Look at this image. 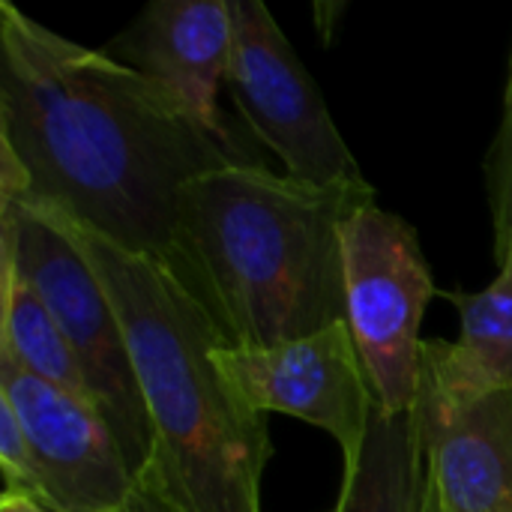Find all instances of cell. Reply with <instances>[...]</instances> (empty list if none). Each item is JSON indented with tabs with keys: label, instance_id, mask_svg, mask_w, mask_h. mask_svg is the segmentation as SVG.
<instances>
[{
	"label": "cell",
	"instance_id": "6da1fadb",
	"mask_svg": "<svg viewBox=\"0 0 512 512\" xmlns=\"http://www.w3.org/2000/svg\"><path fill=\"white\" fill-rule=\"evenodd\" d=\"M234 162L153 78L0 3V195L168 261L180 192Z\"/></svg>",
	"mask_w": 512,
	"mask_h": 512
},
{
	"label": "cell",
	"instance_id": "7a4b0ae2",
	"mask_svg": "<svg viewBox=\"0 0 512 512\" xmlns=\"http://www.w3.org/2000/svg\"><path fill=\"white\" fill-rule=\"evenodd\" d=\"M36 213L84 255L120 318L153 429V462L141 480L174 512H264L267 417L222 375L216 354L228 339L213 315L162 258L126 252L66 216Z\"/></svg>",
	"mask_w": 512,
	"mask_h": 512
},
{
	"label": "cell",
	"instance_id": "3957f363",
	"mask_svg": "<svg viewBox=\"0 0 512 512\" xmlns=\"http://www.w3.org/2000/svg\"><path fill=\"white\" fill-rule=\"evenodd\" d=\"M375 201L369 180L318 186L234 162L180 192L168 267L228 345L267 348L345 321V222Z\"/></svg>",
	"mask_w": 512,
	"mask_h": 512
},
{
	"label": "cell",
	"instance_id": "277c9868",
	"mask_svg": "<svg viewBox=\"0 0 512 512\" xmlns=\"http://www.w3.org/2000/svg\"><path fill=\"white\" fill-rule=\"evenodd\" d=\"M0 264L45 303L72 345L96 408L135 474L153 462V429L120 318L84 255L36 210L0 195Z\"/></svg>",
	"mask_w": 512,
	"mask_h": 512
},
{
	"label": "cell",
	"instance_id": "5b68a950",
	"mask_svg": "<svg viewBox=\"0 0 512 512\" xmlns=\"http://www.w3.org/2000/svg\"><path fill=\"white\" fill-rule=\"evenodd\" d=\"M345 321L384 414H405L420 396L423 315L435 279L417 231L375 201L342 231Z\"/></svg>",
	"mask_w": 512,
	"mask_h": 512
},
{
	"label": "cell",
	"instance_id": "8992f818",
	"mask_svg": "<svg viewBox=\"0 0 512 512\" xmlns=\"http://www.w3.org/2000/svg\"><path fill=\"white\" fill-rule=\"evenodd\" d=\"M234 54L228 93L246 129L291 177L339 186L366 180L294 45L261 0H231Z\"/></svg>",
	"mask_w": 512,
	"mask_h": 512
},
{
	"label": "cell",
	"instance_id": "52a82bcc",
	"mask_svg": "<svg viewBox=\"0 0 512 512\" xmlns=\"http://www.w3.org/2000/svg\"><path fill=\"white\" fill-rule=\"evenodd\" d=\"M216 360L258 414L318 426L339 444L345 465L360 456L378 402L348 321L267 348L222 345Z\"/></svg>",
	"mask_w": 512,
	"mask_h": 512
},
{
	"label": "cell",
	"instance_id": "ba28073f",
	"mask_svg": "<svg viewBox=\"0 0 512 512\" xmlns=\"http://www.w3.org/2000/svg\"><path fill=\"white\" fill-rule=\"evenodd\" d=\"M0 399L15 411L48 512H123L138 480L105 414L0 360Z\"/></svg>",
	"mask_w": 512,
	"mask_h": 512
},
{
	"label": "cell",
	"instance_id": "9c48e42d",
	"mask_svg": "<svg viewBox=\"0 0 512 512\" xmlns=\"http://www.w3.org/2000/svg\"><path fill=\"white\" fill-rule=\"evenodd\" d=\"M108 54L153 78L207 132L237 150L219 108L234 54L231 0H156L108 42Z\"/></svg>",
	"mask_w": 512,
	"mask_h": 512
},
{
	"label": "cell",
	"instance_id": "30bf717a",
	"mask_svg": "<svg viewBox=\"0 0 512 512\" xmlns=\"http://www.w3.org/2000/svg\"><path fill=\"white\" fill-rule=\"evenodd\" d=\"M429 471L444 512H512V390L453 399L420 378Z\"/></svg>",
	"mask_w": 512,
	"mask_h": 512
},
{
	"label": "cell",
	"instance_id": "8fae6325",
	"mask_svg": "<svg viewBox=\"0 0 512 512\" xmlns=\"http://www.w3.org/2000/svg\"><path fill=\"white\" fill-rule=\"evenodd\" d=\"M447 300L462 315V333L423 345L420 378L453 399L512 390V267H501L489 288Z\"/></svg>",
	"mask_w": 512,
	"mask_h": 512
},
{
	"label": "cell",
	"instance_id": "7c38bea8",
	"mask_svg": "<svg viewBox=\"0 0 512 512\" xmlns=\"http://www.w3.org/2000/svg\"><path fill=\"white\" fill-rule=\"evenodd\" d=\"M429 486V435L420 396L405 414H384L375 405L363 450L345 465L342 492L330 512H423Z\"/></svg>",
	"mask_w": 512,
	"mask_h": 512
},
{
	"label": "cell",
	"instance_id": "4fadbf2b",
	"mask_svg": "<svg viewBox=\"0 0 512 512\" xmlns=\"http://www.w3.org/2000/svg\"><path fill=\"white\" fill-rule=\"evenodd\" d=\"M0 360H9L21 372L93 402L81 363L60 324L33 288L6 264H0Z\"/></svg>",
	"mask_w": 512,
	"mask_h": 512
},
{
	"label": "cell",
	"instance_id": "5bb4252c",
	"mask_svg": "<svg viewBox=\"0 0 512 512\" xmlns=\"http://www.w3.org/2000/svg\"><path fill=\"white\" fill-rule=\"evenodd\" d=\"M489 192L495 213V258L498 267H512V57L504 90V114L489 156Z\"/></svg>",
	"mask_w": 512,
	"mask_h": 512
},
{
	"label": "cell",
	"instance_id": "9a60e30c",
	"mask_svg": "<svg viewBox=\"0 0 512 512\" xmlns=\"http://www.w3.org/2000/svg\"><path fill=\"white\" fill-rule=\"evenodd\" d=\"M0 468H3V498H30L39 504V486H36L24 429L15 411L3 399H0Z\"/></svg>",
	"mask_w": 512,
	"mask_h": 512
},
{
	"label": "cell",
	"instance_id": "2e32d148",
	"mask_svg": "<svg viewBox=\"0 0 512 512\" xmlns=\"http://www.w3.org/2000/svg\"><path fill=\"white\" fill-rule=\"evenodd\" d=\"M123 512H174V507H171L147 480H138V489H135V495L129 498V504H126V510Z\"/></svg>",
	"mask_w": 512,
	"mask_h": 512
},
{
	"label": "cell",
	"instance_id": "e0dca14e",
	"mask_svg": "<svg viewBox=\"0 0 512 512\" xmlns=\"http://www.w3.org/2000/svg\"><path fill=\"white\" fill-rule=\"evenodd\" d=\"M0 512H48L30 498H0Z\"/></svg>",
	"mask_w": 512,
	"mask_h": 512
},
{
	"label": "cell",
	"instance_id": "ac0fdd59",
	"mask_svg": "<svg viewBox=\"0 0 512 512\" xmlns=\"http://www.w3.org/2000/svg\"><path fill=\"white\" fill-rule=\"evenodd\" d=\"M423 512H444L441 510V501H438V492H435V486H429V498H426V510Z\"/></svg>",
	"mask_w": 512,
	"mask_h": 512
}]
</instances>
